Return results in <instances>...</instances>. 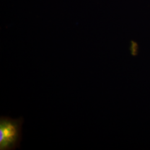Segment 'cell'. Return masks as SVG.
<instances>
[{
  "label": "cell",
  "mask_w": 150,
  "mask_h": 150,
  "mask_svg": "<svg viewBox=\"0 0 150 150\" xmlns=\"http://www.w3.org/2000/svg\"><path fill=\"white\" fill-rule=\"evenodd\" d=\"M23 122L22 117L17 119L1 117L0 150H13L20 147Z\"/></svg>",
  "instance_id": "6da1fadb"
}]
</instances>
